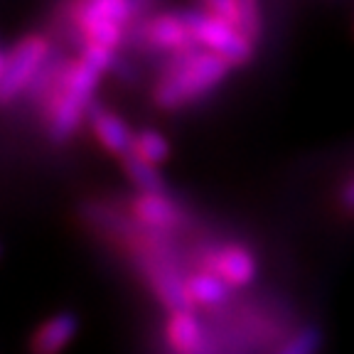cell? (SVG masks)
Instances as JSON below:
<instances>
[{
	"label": "cell",
	"mask_w": 354,
	"mask_h": 354,
	"mask_svg": "<svg viewBox=\"0 0 354 354\" xmlns=\"http://www.w3.org/2000/svg\"><path fill=\"white\" fill-rule=\"evenodd\" d=\"M229 74V66L209 52H192L155 88V104L165 111L183 109L199 96L209 94Z\"/></svg>",
	"instance_id": "cell-2"
},
{
	"label": "cell",
	"mask_w": 354,
	"mask_h": 354,
	"mask_svg": "<svg viewBox=\"0 0 354 354\" xmlns=\"http://www.w3.org/2000/svg\"><path fill=\"white\" fill-rule=\"evenodd\" d=\"M88 123H91V131H94L96 140H99L109 153L118 155V158L131 153L133 133H131V128L126 126V121H123L121 116H116L113 111L91 106V109H88Z\"/></svg>",
	"instance_id": "cell-10"
},
{
	"label": "cell",
	"mask_w": 354,
	"mask_h": 354,
	"mask_svg": "<svg viewBox=\"0 0 354 354\" xmlns=\"http://www.w3.org/2000/svg\"><path fill=\"white\" fill-rule=\"evenodd\" d=\"M79 332V317L72 310H62L50 320H44L42 325L35 330L32 339H30V352L32 354H62L69 344L74 342Z\"/></svg>",
	"instance_id": "cell-7"
},
{
	"label": "cell",
	"mask_w": 354,
	"mask_h": 354,
	"mask_svg": "<svg viewBox=\"0 0 354 354\" xmlns=\"http://www.w3.org/2000/svg\"><path fill=\"white\" fill-rule=\"evenodd\" d=\"M0 254H3V249H0Z\"/></svg>",
	"instance_id": "cell-22"
},
{
	"label": "cell",
	"mask_w": 354,
	"mask_h": 354,
	"mask_svg": "<svg viewBox=\"0 0 354 354\" xmlns=\"http://www.w3.org/2000/svg\"><path fill=\"white\" fill-rule=\"evenodd\" d=\"M82 62L86 66H91L96 74L118 69V59L113 55V50H106V47H99V44H84Z\"/></svg>",
	"instance_id": "cell-18"
},
{
	"label": "cell",
	"mask_w": 354,
	"mask_h": 354,
	"mask_svg": "<svg viewBox=\"0 0 354 354\" xmlns=\"http://www.w3.org/2000/svg\"><path fill=\"white\" fill-rule=\"evenodd\" d=\"M3 64H6V55L0 52V72H3Z\"/></svg>",
	"instance_id": "cell-21"
},
{
	"label": "cell",
	"mask_w": 354,
	"mask_h": 354,
	"mask_svg": "<svg viewBox=\"0 0 354 354\" xmlns=\"http://www.w3.org/2000/svg\"><path fill=\"white\" fill-rule=\"evenodd\" d=\"M121 162H123L126 177L138 187L140 194H162L165 192V180H162L160 170H158L155 165L140 160V158H136L133 153L123 155Z\"/></svg>",
	"instance_id": "cell-14"
},
{
	"label": "cell",
	"mask_w": 354,
	"mask_h": 354,
	"mask_svg": "<svg viewBox=\"0 0 354 354\" xmlns=\"http://www.w3.org/2000/svg\"><path fill=\"white\" fill-rule=\"evenodd\" d=\"M185 290H187V298L192 305H221L229 298V288L219 281L212 273H199V276H192L187 283H185Z\"/></svg>",
	"instance_id": "cell-15"
},
{
	"label": "cell",
	"mask_w": 354,
	"mask_h": 354,
	"mask_svg": "<svg viewBox=\"0 0 354 354\" xmlns=\"http://www.w3.org/2000/svg\"><path fill=\"white\" fill-rule=\"evenodd\" d=\"M320 342H322L320 330L317 327H305L293 339H288V344L278 354H317Z\"/></svg>",
	"instance_id": "cell-19"
},
{
	"label": "cell",
	"mask_w": 354,
	"mask_h": 354,
	"mask_svg": "<svg viewBox=\"0 0 354 354\" xmlns=\"http://www.w3.org/2000/svg\"><path fill=\"white\" fill-rule=\"evenodd\" d=\"M131 153L140 160L150 162V165H162V162L170 158V143L162 136L160 131H153V128H145V131L136 133L131 143Z\"/></svg>",
	"instance_id": "cell-16"
},
{
	"label": "cell",
	"mask_w": 354,
	"mask_h": 354,
	"mask_svg": "<svg viewBox=\"0 0 354 354\" xmlns=\"http://www.w3.org/2000/svg\"><path fill=\"white\" fill-rule=\"evenodd\" d=\"M145 3H131V0H91V3H82L77 8V22H91V20H104L113 22V25H126L136 12L145 10Z\"/></svg>",
	"instance_id": "cell-12"
},
{
	"label": "cell",
	"mask_w": 354,
	"mask_h": 354,
	"mask_svg": "<svg viewBox=\"0 0 354 354\" xmlns=\"http://www.w3.org/2000/svg\"><path fill=\"white\" fill-rule=\"evenodd\" d=\"M131 212L145 232H170L180 227L183 212L165 194H138L131 202Z\"/></svg>",
	"instance_id": "cell-8"
},
{
	"label": "cell",
	"mask_w": 354,
	"mask_h": 354,
	"mask_svg": "<svg viewBox=\"0 0 354 354\" xmlns=\"http://www.w3.org/2000/svg\"><path fill=\"white\" fill-rule=\"evenodd\" d=\"M167 342L180 354H197L202 349V325L192 313H172L167 320Z\"/></svg>",
	"instance_id": "cell-13"
},
{
	"label": "cell",
	"mask_w": 354,
	"mask_h": 354,
	"mask_svg": "<svg viewBox=\"0 0 354 354\" xmlns=\"http://www.w3.org/2000/svg\"><path fill=\"white\" fill-rule=\"evenodd\" d=\"M148 39L165 52H180V55H192L197 52V42L189 35L187 25L183 22L180 12H170V15H158L148 22Z\"/></svg>",
	"instance_id": "cell-11"
},
{
	"label": "cell",
	"mask_w": 354,
	"mask_h": 354,
	"mask_svg": "<svg viewBox=\"0 0 354 354\" xmlns=\"http://www.w3.org/2000/svg\"><path fill=\"white\" fill-rule=\"evenodd\" d=\"M339 202H342V207H344V209L354 212V180H352V183H347V185H344L342 194H339Z\"/></svg>",
	"instance_id": "cell-20"
},
{
	"label": "cell",
	"mask_w": 354,
	"mask_h": 354,
	"mask_svg": "<svg viewBox=\"0 0 354 354\" xmlns=\"http://www.w3.org/2000/svg\"><path fill=\"white\" fill-rule=\"evenodd\" d=\"M47 57H50V44L44 37L32 35V37L22 39L6 57V64L0 72V104H8L20 91H25L37 77L39 66L44 64Z\"/></svg>",
	"instance_id": "cell-4"
},
{
	"label": "cell",
	"mask_w": 354,
	"mask_h": 354,
	"mask_svg": "<svg viewBox=\"0 0 354 354\" xmlns=\"http://www.w3.org/2000/svg\"><path fill=\"white\" fill-rule=\"evenodd\" d=\"M199 10H205L214 20H221L224 25L236 30L251 44L261 32V10L251 0H209Z\"/></svg>",
	"instance_id": "cell-5"
},
{
	"label": "cell",
	"mask_w": 354,
	"mask_h": 354,
	"mask_svg": "<svg viewBox=\"0 0 354 354\" xmlns=\"http://www.w3.org/2000/svg\"><path fill=\"white\" fill-rule=\"evenodd\" d=\"M79 28L84 30V44H99L106 50H116L118 44L123 42V28L121 25H113V22H104V20H91V22H82Z\"/></svg>",
	"instance_id": "cell-17"
},
{
	"label": "cell",
	"mask_w": 354,
	"mask_h": 354,
	"mask_svg": "<svg viewBox=\"0 0 354 354\" xmlns=\"http://www.w3.org/2000/svg\"><path fill=\"white\" fill-rule=\"evenodd\" d=\"M101 74H96L91 66L82 59L69 62L62 66L59 91L50 104V140L64 143L77 133L79 123L86 118L91 109L96 88H99Z\"/></svg>",
	"instance_id": "cell-1"
},
{
	"label": "cell",
	"mask_w": 354,
	"mask_h": 354,
	"mask_svg": "<svg viewBox=\"0 0 354 354\" xmlns=\"http://www.w3.org/2000/svg\"><path fill=\"white\" fill-rule=\"evenodd\" d=\"M209 268H212L209 271L212 276L219 278L227 288L249 286L256 278V271H259V266H256V259L251 256V251H246L243 246H236V243L221 246L209 259Z\"/></svg>",
	"instance_id": "cell-6"
},
{
	"label": "cell",
	"mask_w": 354,
	"mask_h": 354,
	"mask_svg": "<svg viewBox=\"0 0 354 354\" xmlns=\"http://www.w3.org/2000/svg\"><path fill=\"white\" fill-rule=\"evenodd\" d=\"M143 271L148 276L150 286L158 293V298L162 300L170 313H187L192 308L187 298V290H185V283L180 281V276L175 273V268L158 259H145L143 261Z\"/></svg>",
	"instance_id": "cell-9"
},
{
	"label": "cell",
	"mask_w": 354,
	"mask_h": 354,
	"mask_svg": "<svg viewBox=\"0 0 354 354\" xmlns=\"http://www.w3.org/2000/svg\"><path fill=\"white\" fill-rule=\"evenodd\" d=\"M180 17L187 25L194 42L202 44L205 52L219 57L229 69L246 64L251 59V55H254V44L249 39H243L236 30H232L221 20H214L205 10H197V8L194 10H183Z\"/></svg>",
	"instance_id": "cell-3"
}]
</instances>
